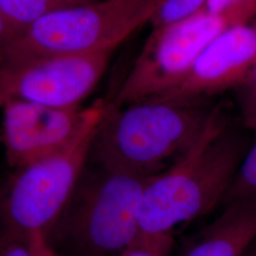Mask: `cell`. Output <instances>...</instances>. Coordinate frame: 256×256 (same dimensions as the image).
I'll use <instances>...</instances> for the list:
<instances>
[{
	"mask_svg": "<svg viewBox=\"0 0 256 256\" xmlns=\"http://www.w3.org/2000/svg\"><path fill=\"white\" fill-rule=\"evenodd\" d=\"M256 256V252H254V254H252V256Z\"/></svg>",
	"mask_w": 256,
	"mask_h": 256,
	"instance_id": "obj_21",
	"label": "cell"
},
{
	"mask_svg": "<svg viewBox=\"0 0 256 256\" xmlns=\"http://www.w3.org/2000/svg\"><path fill=\"white\" fill-rule=\"evenodd\" d=\"M14 37L16 34L12 28L10 27L9 24L0 12V48L7 45Z\"/></svg>",
	"mask_w": 256,
	"mask_h": 256,
	"instance_id": "obj_19",
	"label": "cell"
},
{
	"mask_svg": "<svg viewBox=\"0 0 256 256\" xmlns=\"http://www.w3.org/2000/svg\"><path fill=\"white\" fill-rule=\"evenodd\" d=\"M108 102L61 150L18 169L0 191V232L24 242L52 229L88 162Z\"/></svg>",
	"mask_w": 256,
	"mask_h": 256,
	"instance_id": "obj_4",
	"label": "cell"
},
{
	"mask_svg": "<svg viewBox=\"0 0 256 256\" xmlns=\"http://www.w3.org/2000/svg\"><path fill=\"white\" fill-rule=\"evenodd\" d=\"M34 256H62L48 245L44 236L37 234L28 242Z\"/></svg>",
	"mask_w": 256,
	"mask_h": 256,
	"instance_id": "obj_17",
	"label": "cell"
},
{
	"mask_svg": "<svg viewBox=\"0 0 256 256\" xmlns=\"http://www.w3.org/2000/svg\"><path fill=\"white\" fill-rule=\"evenodd\" d=\"M256 242V192L223 206L180 256H250Z\"/></svg>",
	"mask_w": 256,
	"mask_h": 256,
	"instance_id": "obj_10",
	"label": "cell"
},
{
	"mask_svg": "<svg viewBox=\"0 0 256 256\" xmlns=\"http://www.w3.org/2000/svg\"><path fill=\"white\" fill-rule=\"evenodd\" d=\"M208 0H164L149 20L152 28L166 27L190 18L205 10Z\"/></svg>",
	"mask_w": 256,
	"mask_h": 256,
	"instance_id": "obj_12",
	"label": "cell"
},
{
	"mask_svg": "<svg viewBox=\"0 0 256 256\" xmlns=\"http://www.w3.org/2000/svg\"><path fill=\"white\" fill-rule=\"evenodd\" d=\"M173 243V234H142L130 247L118 256H170Z\"/></svg>",
	"mask_w": 256,
	"mask_h": 256,
	"instance_id": "obj_15",
	"label": "cell"
},
{
	"mask_svg": "<svg viewBox=\"0 0 256 256\" xmlns=\"http://www.w3.org/2000/svg\"><path fill=\"white\" fill-rule=\"evenodd\" d=\"M234 90L243 122L256 136V63Z\"/></svg>",
	"mask_w": 256,
	"mask_h": 256,
	"instance_id": "obj_14",
	"label": "cell"
},
{
	"mask_svg": "<svg viewBox=\"0 0 256 256\" xmlns=\"http://www.w3.org/2000/svg\"><path fill=\"white\" fill-rule=\"evenodd\" d=\"M250 147L248 136L216 106L192 147L149 180L140 210L142 234H173L220 206Z\"/></svg>",
	"mask_w": 256,
	"mask_h": 256,
	"instance_id": "obj_2",
	"label": "cell"
},
{
	"mask_svg": "<svg viewBox=\"0 0 256 256\" xmlns=\"http://www.w3.org/2000/svg\"><path fill=\"white\" fill-rule=\"evenodd\" d=\"M0 256H34L27 242L0 232Z\"/></svg>",
	"mask_w": 256,
	"mask_h": 256,
	"instance_id": "obj_16",
	"label": "cell"
},
{
	"mask_svg": "<svg viewBox=\"0 0 256 256\" xmlns=\"http://www.w3.org/2000/svg\"><path fill=\"white\" fill-rule=\"evenodd\" d=\"M256 63V18L227 28L196 59L172 92L156 99L212 97L236 88Z\"/></svg>",
	"mask_w": 256,
	"mask_h": 256,
	"instance_id": "obj_9",
	"label": "cell"
},
{
	"mask_svg": "<svg viewBox=\"0 0 256 256\" xmlns=\"http://www.w3.org/2000/svg\"><path fill=\"white\" fill-rule=\"evenodd\" d=\"M164 0H102L55 10L0 48V64L108 50L148 23Z\"/></svg>",
	"mask_w": 256,
	"mask_h": 256,
	"instance_id": "obj_5",
	"label": "cell"
},
{
	"mask_svg": "<svg viewBox=\"0 0 256 256\" xmlns=\"http://www.w3.org/2000/svg\"><path fill=\"white\" fill-rule=\"evenodd\" d=\"M256 18L254 1L239 0L220 14L202 10L182 22L152 28L110 104L122 108L172 92L216 37Z\"/></svg>",
	"mask_w": 256,
	"mask_h": 256,
	"instance_id": "obj_6",
	"label": "cell"
},
{
	"mask_svg": "<svg viewBox=\"0 0 256 256\" xmlns=\"http://www.w3.org/2000/svg\"><path fill=\"white\" fill-rule=\"evenodd\" d=\"M152 178L88 160L62 214L44 236L48 245L62 256H119L142 234L140 204Z\"/></svg>",
	"mask_w": 256,
	"mask_h": 256,
	"instance_id": "obj_3",
	"label": "cell"
},
{
	"mask_svg": "<svg viewBox=\"0 0 256 256\" xmlns=\"http://www.w3.org/2000/svg\"><path fill=\"white\" fill-rule=\"evenodd\" d=\"M113 52L38 56L0 64V108L12 101L80 106L100 82Z\"/></svg>",
	"mask_w": 256,
	"mask_h": 256,
	"instance_id": "obj_7",
	"label": "cell"
},
{
	"mask_svg": "<svg viewBox=\"0 0 256 256\" xmlns=\"http://www.w3.org/2000/svg\"><path fill=\"white\" fill-rule=\"evenodd\" d=\"M256 192V136L243 162L238 168L220 206Z\"/></svg>",
	"mask_w": 256,
	"mask_h": 256,
	"instance_id": "obj_13",
	"label": "cell"
},
{
	"mask_svg": "<svg viewBox=\"0 0 256 256\" xmlns=\"http://www.w3.org/2000/svg\"><path fill=\"white\" fill-rule=\"evenodd\" d=\"M239 0H208L205 10L212 14H220L234 5Z\"/></svg>",
	"mask_w": 256,
	"mask_h": 256,
	"instance_id": "obj_18",
	"label": "cell"
},
{
	"mask_svg": "<svg viewBox=\"0 0 256 256\" xmlns=\"http://www.w3.org/2000/svg\"><path fill=\"white\" fill-rule=\"evenodd\" d=\"M81 1L84 4H88V3H93V2H98V1H102V0H79Z\"/></svg>",
	"mask_w": 256,
	"mask_h": 256,
	"instance_id": "obj_20",
	"label": "cell"
},
{
	"mask_svg": "<svg viewBox=\"0 0 256 256\" xmlns=\"http://www.w3.org/2000/svg\"><path fill=\"white\" fill-rule=\"evenodd\" d=\"M81 4L79 0H0V12L16 37L50 12Z\"/></svg>",
	"mask_w": 256,
	"mask_h": 256,
	"instance_id": "obj_11",
	"label": "cell"
},
{
	"mask_svg": "<svg viewBox=\"0 0 256 256\" xmlns=\"http://www.w3.org/2000/svg\"><path fill=\"white\" fill-rule=\"evenodd\" d=\"M56 108L36 102L12 101L2 111L0 142L7 164L16 169L34 164L64 148L98 108Z\"/></svg>",
	"mask_w": 256,
	"mask_h": 256,
	"instance_id": "obj_8",
	"label": "cell"
},
{
	"mask_svg": "<svg viewBox=\"0 0 256 256\" xmlns=\"http://www.w3.org/2000/svg\"><path fill=\"white\" fill-rule=\"evenodd\" d=\"M216 106L209 97L150 99L122 108L108 102L88 160L114 171L155 176L192 147Z\"/></svg>",
	"mask_w": 256,
	"mask_h": 256,
	"instance_id": "obj_1",
	"label": "cell"
}]
</instances>
